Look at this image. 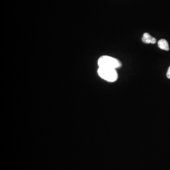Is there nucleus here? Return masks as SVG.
<instances>
[{"instance_id":"7ed1b4c3","label":"nucleus","mask_w":170,"mask_h":170,"mask_svg":"<svg viewBox=\"0 0 170 170\" xmlns=\"http://www.w3.org/2000/svg\"><path fill=\"white\" fill-rule=\"evenodd\" d=\"M142 40L144 43L147 44H154L156 42V39L155 37H152L148 33H144Z\"/></svg>"},{"instance_id":"39448f33","label":"nucleus","mask_w":170,"mask_h":170,"mask_svg":"<svg viewBox=\"0 0 170 170\" xmlns=\"http://www.w3.org/2000/svg\"><path fill=\"white\" fill-rule=\"evenodd\" d=\"M167 77L170 79V66L167 72Z\"/></svg>"},{"instance_id":"20e7f679","label":"nucleus","mask_w":170,"mask_h":170,"mask_svg":"<svg viewBox=\"0 0 170 170\" xmlns=\"http://www.w3.org/2000/svg\"><path fill=\"white\" fill-rule=\"evenodd\" d=\"M158 45L161 49L167 51L170 50L169 44L165 39H162L160 40L158 42Z\"/></svg>"},{"instance_id":"f257e3e1","label":"nucleus","mask_w":170,"mask_h":170,"mask_svg":"<svg viewBox=\"0 0 170 170\" xmlns=\"http://www.w3.org/2000/svg\"><path fill=\"white\" fill-rule=\"evenodd\" d=\"M99 67L116 68H120L122 64L120 61L109 56L104 55L100 57L98 60Z\"/></svg>"},{"instance_id":"f03ea898","label":"nucleus","mask_w":170,"mask_h":170,"mask_svg":"<svg viewBox=\"0 0 170 170\" xmlns=\"http://www.w3.org/2000/svg\"><path fill=\"white\" fill-rule=\"evenodd\" d=\"M97 72L101 78L107 81L114 82L118 79V73L115 68L99 67Z\"/></svg>"}]
</instances>
